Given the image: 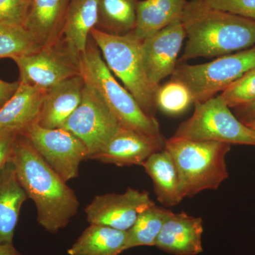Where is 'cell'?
<instances>
[{
	"label": "cell",
	"mask_w": 255,
	"mask_h": 255,
	"mask_svg": "<svg viewBox=\"0 0 255 255\" xmlns=\"http://www.w3.org/2000/svg\"><path fill=\"white\" fill-rule=\"evenodd\" d=\"M9 161L14 165L18 182L28 199L36 205L38 224L53 234L66 227L78 213V197L19 132Z\"/></svg>",
	"instance_id": "6da1fadb"
},
{
	"label": "cell",
	"mask_w": 255,
	"mask_h": 255,
	"mask_svg": "<svg viewBox=\"0 0 255 255\" xmlns=\"http://www.w3.org/2000/svg\"><path fill=\"white\" fill-rule=\"evenodd\" d=\"M186 32L179 63L198 58H214L255 46V21L211 7L204 0H189L182 18Z\"/></svg>",
	"instance_id": "7a4b0ae2"
},
{
	"label": "cell",
	"mask_w": 255,
	"mask_h": 255,
	"mask_svg": "<svg viewBox=\"0 0 255 255\" xmlns=\"http://www.w3.org/2000/svg\"><path fill=\"white\" fill-rule=\"evenodd\" d=\"M231 147L226 142L190 140L174 135L166 139L164 149L177 166L184 198L219 189L229 177L226 158Z\"/></svg>",
	"instance_id": "3957f363"
},
{
	"label": "cell",
	"mask_w": 255,
	"mask_h": 255,
	"mask_svg": "<svg viewBox=\"0 0 255 255\" xmlns=\"http://www.w3.org/2000/svg\"><path fill=\"white\" fill-rule=\"evenodd\" d=\"M90 36L98 47L112 73L124 84L142 111L151 117L157 112L159 87L147 78L142 57V40L133 32L124 35L111 34L93 28Z\"/></svg>",
	"instance_id": "277c9868"
},
{
	"label": "cell",
	"mask_w": 255,
	"mask_h": 255,
	"mask_svg": "<svg viewBox=\"0 0 255 255\" xmlns=\"http://www.w3.org/2000/svg\"><path fill=\"white\" fill-rule=\"evenodd\" d=\"M80 75L100 94L122 127L152 135H162L155 117L147 115L137 101L114 78L93 40L80 55Z\"/></svg>",
	"instance_id": "5b68a950"
},
{
	"label": "cell",
	"mask_w": 255,
	"mask_h": 255,
	"mask_svg": "<svg viewBox=\"0 0 255 255\" xmlns=\"http://www.w3.org/2000/svg\"><path fill=\"white\" fill-rule=\"evenodd\" d=\"M255 68V46L209 63L177 64L171 79L182 82L190 91L194 104L216 97L219 92Z\"/></svg>",
	"instance_id": "8992f818"
},
{
	"label": "cell",
	"mask_w": 255,
	"mask_h": 255,
	"mask_svg": "<svg viewBox=\"0 0 255 255\" xmlns=\"http://www.w3.org/2000/svg\"><path fill=\"white\" fill-rule=\"evenodd\" d=\"M194 107L193 115L179 125L174 136L255 146V130L241 122L219 95Z\"/></svg>",
	"instance_id": "52a82bcc"
},
{
	"label": "cell",
	"mask_w": 255,
	"mask_h": 255,
	"mask_svg": "<svg viewBox=\"0 0 255 255\" xmlns=\"http://www.w3.org/2000/svg\"><path fill=\"white\" fill-rule=\"evenodd\" d=\"M11 59L19 70L18 81L46 90L80 75V55L63 37L36 51Z\"/></svg>",
	"instance_id": "ba28073f"
},
{
	"label": "cell",
	"mask_w": 255,
	"mask_h": 255,
	"mask_svg": "<svg viewBox=\"0 0 255 255\" xmlns=\"http://www.w3.org/2000/svg\"><path fill=\"white\" fill-rule=\"evenodd\" d=\"M121 127L100 94L85 84L80 105L61 128L71 132L85 144L90 159L105 147Z\"/></svg>",
	"instance_id": "9c48e42d"
},
{
	"label": "cell",
	"mask_w": 255,
	"mask_h": 255,
	"mask_svg": "<svg viewBox=\"0 0 255 255\" xmlns=\"http://www.w3.org/2000/svg\"><path fill=\"white\" fill-rule=\"evenodd\" d=\"M65 182L77 178L80 164L88 159V150L74 134L65 129L46 128L37 123L19 132Z\"/></svg>",
	"instance_id": "30bf717a"
},
{
	"label": "cell",
	"mask_w": 255,
	"mask_h": 255,
	"mask_svg": "<svg viewBox=\"0 0 255 255\" xmlns=\"http://www.w3.org/2000/svg\"><path fill=\"white\" fill-rule=\"evenodd\" d=\"M154 205L155 203L147 191L128 187L122 194L108 193L95 196L85 212L90 224L128 231L142 211Z\"/></svg>",
	"instance_id": "8fae6325"
},
{
	"label": "cell",
	"mask_w": 255,
	"mask_h": 255,
	"mask_svg": "<svg viewBox=\"0 0 255 255\" xmlns=\"http://www.w3.org/2000/svg\"><path fill=\"white\" fill-rule=\"evenodd\" d=\"M186 32L182 21H176L142 41V57L147 78L157 86L175 71L177 58Z\"/></svg>",
	"instance_id": "7c38bea8"
},
{
	"label": "cell",
	"mask_w": 255,
	"mask_h": 255,
	"mask_svg": "<svg viewBox=\"0 0 255 255\" xmlns=\"http://www.w3.org/2000/svg\"><path fill=\"white\" fill-rule=\"evenodd\" d=\"M166 139L122 127L108 143L90 159L118 167L142 165L152 154L163 150Z\"/></svg>",
	"instance_id": "4fadbf2b"
},
{
	"label": "cell",
	"mask_w": 255,
	"mask_h": 255,
	"mask_svg": "<svg viewBox=\"0 0 255 255\" xmlns=\"http://www.w3.org/2000/svg\"><path fill=\"white\" fill-rule=\"evenodd\" d=\"M204 222L200 217L172 212L156 241V248L172 255H198L204 252Z\"/></svg>",
	"instance_id": "5bb4252c"
},
{
	"label": "cell",
	"mask_w": 255,
	"mask_h": 255,
	"mask_svg": "<svg viewBox=\"0 0 255 255\" xmlns=\"http://www.w3.org/2000/svg\"><path fill=\"white\" fill-rule=\"evenodd\" d=\"M85 85L81 75H78L48 89L36 123L46 128L63 127L80 105Z\"/></svg>",
	"instance_id": "9a60e30c"
},
{
	"label": "cell",
	"mask_w": 255,
	"mask_h": 255,
	"mask_svg": "<svg viewBox=\"0 0 255 255\" xmlns=\"http://www.w3.org/2000/svg\"><path fill=\"white\" fill-rule=\"evenodd\" d=\"M71 0H32L23 23L25 28L41 46L62 37Z\"/></svg>",
	"instance_id": "2e32d148"
},
{
	"label": "cell",
	"mask_w": 255,
	"mask_h": 255,
	"mask_svg": "<svg viewBox=\"0 0 255 255\" xmlns=\"http://www.w3.org/2000/svg\"><path fill=\"white\" fill-rule=\"evenodd\" d=\"M47 91L46 89L20 82L12 97L0 109V133L19 132L36 123Z\"/></svg>",
	"instance_id": "e0dca14e"
},
{
	"label": "cell",
	"mask_w": 255,
	"mask_h": 255,
	"mask_svg": "<svg viewBox=\"0 0 255 255\" xmlns=\"http://www.w3.org/2000/svg\"><path fill=\"white\" fill-rule=\"evenodd\" d=\"M28 197L8 161L0 169V245L12 244L23 203Z\"/></svg>",
	"instance_id": "ac0fdd59"
},
{
	"label": "cell",
	"mask_w": 255,
	"mask_h": 255,
	"mask_svg": "<svg viewBox=\"0 0 255 255\" xmlns=\"http://www.w3.org/2000/svg\"><path fill=\"white\" fill-rule=\"evenodd\" d=\"M142 166L152 180L161 204L170 207L178 205L184 199L179 172L168 151L164 148L155 152Z\"/></svg>",
	"instance_id": "d6986e66"
},
{
	"label": "cell",
	"mask_w": 255,
	"mask_h": 255,
	"mask_svg": "<svg viewBox=\"0 0 255 255\" xmlns=\"http://www.w3.org/2000/svg\"><path fill=\"white\" fill-rule=\"evenodd\" d=\"M187 0H142L137 1L136 25L132 31L143 40L159 30L181 21Z\"/></svg>",
	"instance_id": "ffe728a7"
},
{
	"label": "cell",
	"mask_w": 255,
	"mask_h": 255,
	"mask_svg": "<svg viewBox=\"0 0 255 255\" xmlns=\"http://www.w3.org/2000/svg\"><path fill=\"white\" fill-rule=\"evenodd\" d=\"M99 0H71L62 37L78 55L86 49L92 28L98 21Z\"/></svg>",
	"instance_id": "44dd1931"
},
{
	"label": "cell",
	"mask_w": 255,
	"mask_h": 255,
	"mask_svg": "<svg viewBox=\"0 0 255 255\" xmlns=\"http://www.w3.org/2000/svg\"><path fill=\"white\" fill-rule=\"evenodd\" d=\"M127 231L90 224L67 251L69 255H120L125 251Z\"/></svg>",
	"instance_id": "7402d4cb"
},
{
	"label": "cell",
	"mask_w": 255,
	"mask_h": 255,
	"mask_svg": "<svg viewBox=\"0 0 255 255\" xmlns=\"http://www.w3.org/2000/svg\"><path fill=\"white\" fill-rule=\"evenodd\" d=\"M137 0H99L95 28L111 34L124 35L136 25Z\"/></svg>",
	"instance_id": "603a6c76"
},
{
	"label": "cell",
	"mask_w": 255,
	"mask_h": 255,
	"mask_svg": "<svg viewBox=\"0 0 255 255\" xmlns=\"http://www.w3.org/2000/svg\"><path fill=\"white\" fill-rule=\"evenodd\" d=\"M172 211L154 205L142 211L127 231L125 251L140 246H155L164 222Z\"/></svg>",
	"instance_id": "cb8c5ba5"
},
{
	"label": "cell",
	"mask_w": 255,
	"mask_h": 255,
	"mask_svg": "<svg viewBox=\"0 0 255 255\" xmlns=\"http://www.w3.org/2000/svg\"><path fill=\"white\" fill-rule=\"evenodd\" d=\"M41 47L23 26H4L0 29V59H11Z\"/></svg>",
	"instance_id": "d4e9b609"
},
{
	"label": "cell",
	"mask_w": 255,
	"mask_h": 255,
	"mask_svg": "<svg viewBox=\"0 0 255 255\" xmlns=\"http://www.w3.org/2000/svg\"><path fill=\"white\" fill-rule=\"evenodd\" d=\"M194 104L192 96L188 87L182 82L171 79L159 87L157 95V107L164 113L177 115Z\"/></svg>",
	"instance_id": "484cf974"
},
{
	"label": "cell",
	"mask_w": 255,
	"mask_h": 255,
	"mask_svg": "<svg viewBox=\"0 0 255 255\" xmlns=\"http://www.w3.org/2000/svg\"><path fill=\"white\" fill-rule=\"evenodd\" d=\"M231 109H236L248 105L255 101V68L225 89L221 95Z\"/></svg>",
	"instance_id": "4316f807"
},
{
	"label": "cell",
	"mask_w": 255,
	"mask_h": 255,
	"mask_svg": "<svg viewBox=\"0 0 255 255\" xmlns=\"http://www.w3.org/2000/svg\"><path fill=\"white\" fill-rule=\"evenodd\" d=\"M28 9L22 0H0V24L23 26Z\"/></svg>",
	"instance_id": "83f0119b"
},
{
	"label": "cell",
	"mask_w": 255,
	"mask_h": 255,
	"mask_svg": "<svg viewBox=\"0 0 255 255\" xmlns=\"http://www.w3.org/2000/svg\"><path fill=\"white\" fill-rule=\"evenodd\" d=\"M211 7L255 21V0H204Z\"/></svg>",
	"instance_id": "f1b7e54d"
},
{
	"label": "cell",
	"mask_w": 255,
	"mask_h": 255,
	"mask_svg": "<svg viewBox=\"0 0 255 255\" xmlns=\"http://www.w3.org/2000/svg\"><path fill=\"white\" fill-rule=\"evenodd\" d=\"M18 132H4L0 133V169L9 161L15 139Z\"/></svg>",
	"instance_id": "f546056e"
},
{
	"label": "cell",
	"mask_w": 255,
	"mask_h": 255,
	"mask_svg": "<svg viewBox=\"0 0 255 255\" xmlns=\"http://www.w3.org/2000/svg\"><path fill=\"white\" fill-rule=\"evenodd\" d=\"M19 81L5 82L0 79V109L12 97L19 86Z\"/></svg>",
	"instance_id": "4dcf8cb0"
},
{
	"label": "cell",
	"mask_w": 255,
	"mask_h": 255,
	"mask_svg": "<svg viewBox=\"0 0 255 255\" xmlns=\"http://www.w3.org/2000/svg\"><path fill=\"white\" fill-rule=\"evenodd\" d=\"M235 115L241 122H248L255 119V101L248 105L234 109Z\"/></svg>",
	"instance_id": "1f68e13d"
},
{
	"label": "cell",
	"mask_w": 255,
	"mask_h": 255,
	"mask_svg": "<svg viewBox=\"0 0 255 255\" xmlns=\"http://www.w3.org/2000/svg\"><path fill=\"white\" fill-rule=\"evenodd\" d=\"M0 255H21L14 244L0 245Z\"/></svg>",
	"instance_id": "d6a6232c"
},
{
	"label": "cell",
	"mask_w": 255,
	"mask_h": 255,
	"mask_svg": "<svg viewBox=\"0 0 255 255\" xmlns=\"http://www.w3.org/2000/svg\"><path fill=\"white\" fill-rule=\"evenodd\" d=\"M244 124L248 126V127L253 129V130H255V119H254V120L250 121V122H245Z\"/></svg>",
	"instance_id": "836d02e7"
},
{
	"label": "cell",
	"mask_w": 255,
	"mask_h": 255,
	"mask_svg": "<svg viewBox=\"0 0 255 255\" xmlns=\"http://www.w3.org/2000/svg\"><path fill=\"white\" fill-rule=\"evenodd\" d=\"M22 1L29 6L30 3L31 2L32 0H22Z\"/></svg>",
	"instance_id": "e575fe53"
},
{
	"label": "cell",
	"mask_w": 255,
	"mask_h": 255,
	"mask_svg": "<svg viewBox=\"0 0 255 255\" xmlns=\"http://www.w3.org/2000/svg\"><path fill=\"white\" fill-rule=\"evenodd\" d=\"M4 26H3V25L0 24V29H1L3 27H4Z\"/></svg>",
	"instance_id": "d590c367"
}]
</instances>
